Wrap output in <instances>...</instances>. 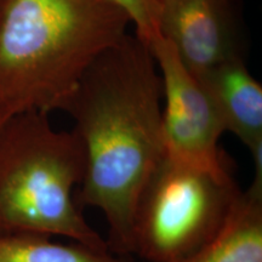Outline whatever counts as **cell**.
<instances>
[{"mask_svg": "<svg viewBox=\"0 0 262 262\" xmlns=\"http://www.w3.org/2000/svg\"><path fill=\"white\" fill-rule=\"evenodd\" d=\"M148 45L162 78L165 156L216 176H233L220 148L224 124L204 88L165 39L158 34Z\"/></svg>", "mask_w": 262, "mask_h": 262, "instance_id": "5b68a950", "label": "cell"}, {"mask_svg": "<svg viewBox=\"0 0 262 262\" xmlns=\"http://www.w3.org/2000/svg\"><path fill=\"white\" fill-rule=\"evenodd\" d=\"M0 262H131L114 254L78 242L55 241L33 234H0Z\"/></svg>", "mask_w": 262, "mask_h": 262, "instance_id": "9c48e42d", "label": "cell"}, {"mask_svg": "<svg viewBox=\"0 0 262 262\" xmlns=\"http://www.w3.org/2000/svg\"><path fill=\"white\" fill-rule=\"evenodd\" d=\"M195 78L214 103L225 131L249 150L262 146V86L249 73L244 58L215 66Z\"/></svg>", "mask_w": 262, "mask_h": 262, "instance_id": "52a82bcc", "label": "cell"}, {"mask_svg": "<svg viewBox=\"0 0 262 262\" xmlns=\"http://www.w3.org/2000/svg\"><path fill=\"white\" fill-rule=\"evenodd\" d=\"M176 262H262V181L242 189L220 231Z\"/></svg>", "mask_w": 262, "mask_h": 262, "instance_id": "ba28073f", "label": "cell"}, {"mask_svg": "<svg viewBox=\"0 0 262 262\" xmlns=\"http://www.w3.org/2000/svg\"><path fill=\"white\" fill-rule=\"evenodd\" d=\"M130 24L110 0H0V103L11 114L62 111Z\"/></svg>", "mask_w": 262, "mask_h": 262, "instance_id": "7a4b0ae2", "label": "cell"}, {"mask_svg": "<svg viewBox=\"0 0 262 262\" xmlns=\"http://www.w3.org/2000/svg\"><path fill=\"white\" fill-rule=\"evenodd\" d=\"M84 152L48 114L16 113L0 127V234H33L108 249L77 202Z\"/></svg>", "mask_w": 262, "mask_h": 262, "instance_id": "3957f363", "label": "cell"}, {"mask_svg": "<svg viewBox=\"0 0 262 262\" xmlns=\"http://www.w3.org/2000/svg\"><path fill=\"white\" fill-rule=\"evenodd\" d=\"M11 116H12V114L10 113L9 111L6 110V108L3 106L2 103H0V127H2V125L6 122V120H8V118L11 117Z\"/></svg>", "mask_w": 262, "mask_h": 262, "instance_id": "8fae6325", "label": "cell"}, {"mask_svg": "<svg viewBox=\"0 0 262 262\" xmlns=\"http://www.w3.org/2000/svg\"><path fill=\"white\" fill-rule=\"evenodd\" d=\"M242 189L165 156L143 187L133 225L131 255L147 262H176L220 231Z\"/></svg>", "mask_w": 262, "mask_h": 262, "instance_id": "277c9868", "label": "cell"}, {"mask_svg": "<svg viewBox=\"0 0 262 262\" xmlns=\"http://www.w3.org/2000/svg\"><path fill=\"white\" fill-rule=\"evenodd\" d=\"M162 100L149 45L126 34L89 66L62 108L84 152L77 202L102 212L114 254L131 256L137 201L165 157Z\"/></svg>", "mask_w": 262, "mask_h": 262, "instance_id": "6da1fadb", "label": "cell"}, {"mask_svg": "<svg viewBox=\"0 0 262 262\" xmlns=\"http://www.w3.org/2000/svg\"><path fill=\"white\" fill-rule=\"evenodd\" d=\"M129 16L137 37L149 44L158 35L159 0H110Z\"/></svg>", "mask_w": 262, "mask_h": 262, "instance_id": "30bf717a", "label": "cell"}, {"mask_svg": "<svg viewBox=\"0 0 262 262\" xmlns=\"http://www.w3.org/2000/svg\"><path fill=\"white\" fill-rule=\"evenodd\" d=\"M158 34L194 77L243 58L238 18L231 0H159Z\"/></svg>", "mask_w": 262, "mask_h": 262, "instance_id": "8992f818", "label": "cell"}]
</instances>
